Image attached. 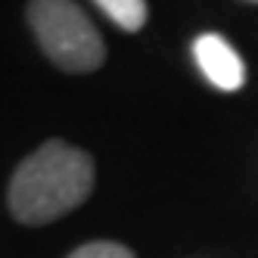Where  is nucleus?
<instances>
[{
    "label": "nucleus",
    "instance_id": "obj_5",
    "mask_svg": "<svg viewBox=\"0 0 258 258\" xmlns=\"http://www.w3.org/2000/svg\"><path fill=\"white\" fill-rule=\"evenodd\" d=\"M69 258H134V252L121 246V243H106V239H97V243H87L81 249H75Z\"/></svg>",
    "mask_w": 258,
    "mask_h": 258
},
{
    "label": "nucleus",
    "instance_id": "obj_4",
    "mask_svg": "<svg viewBox=\"0 0 258 258\" xmlns=\"http://www.w3.org/2000/svg\"><path fill=\"white\" fill-rule=\"evenodd\" d=\"M94 4L124 31H140L146 19H150L146 0H94Z\"/></svg>",
    "mask_w": 258,
    "mask_h": 258
},
{
    "label": "nucleus",
    "instance_id": "obj_6",
    "mask_svg": "<svg viewBox=\"0 0 258 258\" xmlns=\"http://www.w3.org/2000/svg\"><path fill=\"white\" fill-rule=\"evenodd\" d=\"M252 4H258V0H252Z\"/></svg>",
    "mask_w": 258,
    "mask_h": 258
},
{
    "label": "nucleus",
    "instance_id": "obj_2",
    "mask_svg": "<svg viewBox=\"0 0 258 258\" xmlns=\"http://www.w3.org/2000/svg\"><path fill=\"white\" fill-rule=\"evenodd\" d=\"M28 25L41 50L62 72H97L106 59L100 31L75 0H31Z\"/></svg>",
    "mask_w": 258,
    "mask_h": 258
},
{
    "label": "nucleus",
    "instance_id": "obj_3",
    "mask_svg": "<svg viewBox=\"0 0 258 258\" xmlns=\"http://www.w3.org/2000/svg\"><path fill=\"white\" fill-rule=\"evenodd\" d=\"M193 56L218 90H239L246 84V66L239 59V53L221 38V34H199L193 44Z\"/></svg>",
    "mask_w": 258,
    "mask_h": 258
},
{
    "label": "nucleus",
    "instance_id": "obj_1",
    "mask_svg": "<svg viewBox=\"0 0 258 258\" xmlns=\"http://www.w3.org/2000/svg\"><path fill=\"white\" fill-rule=\"evenodd\" d=\"M94 159L66 140L38 146L10 180V212L19 224L41 227L69 212L94 193Z\"/></svg>",
    "mask_w": 258,
    "mask_h": 258
}]
</instances>
